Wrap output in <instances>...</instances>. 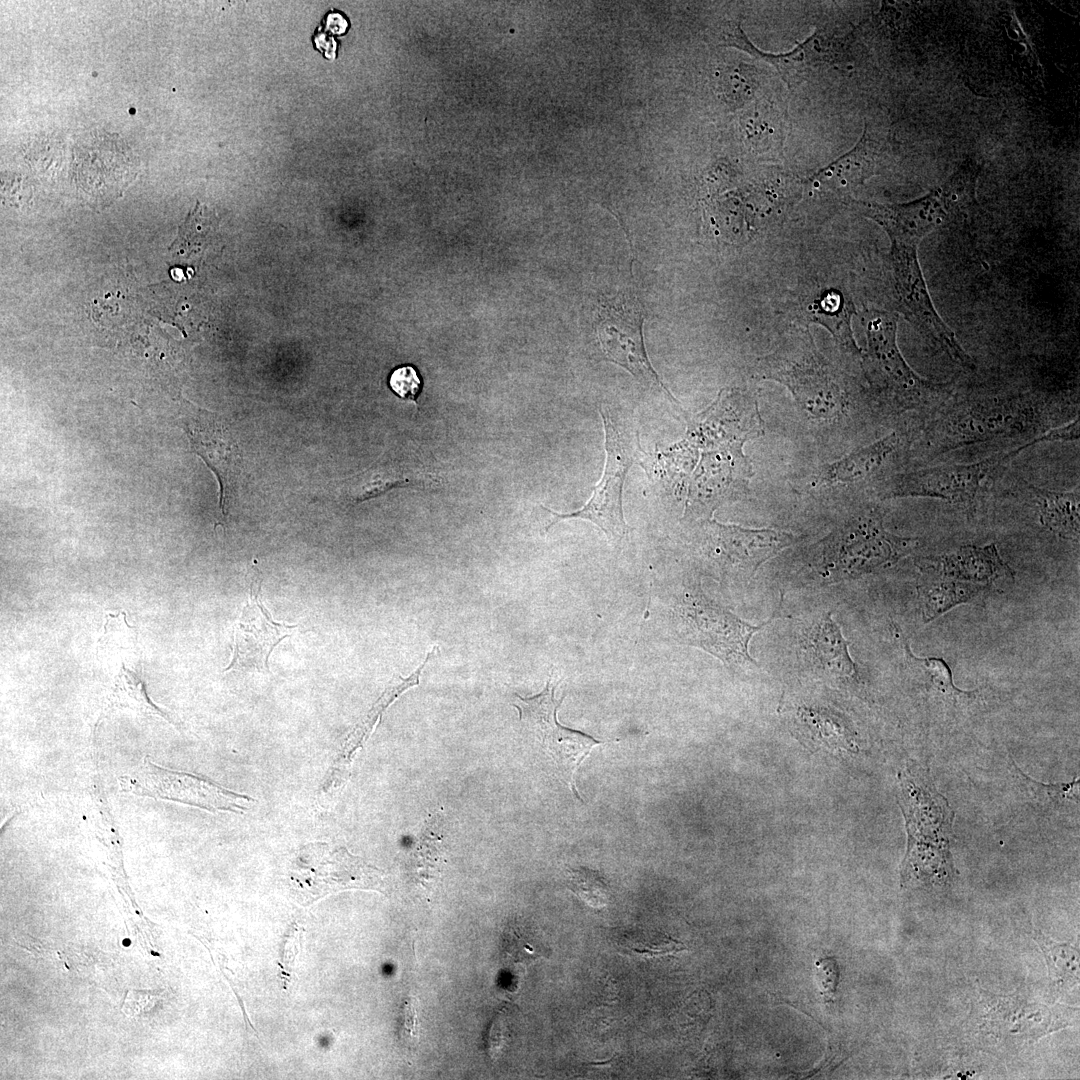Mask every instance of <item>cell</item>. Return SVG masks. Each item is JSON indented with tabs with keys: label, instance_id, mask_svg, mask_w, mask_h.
<instances>
[{
	"label": "cell",
	"instance_id": "6da1fadb",
	"mask_svg": "<svg viewBox=\"0 0 1080 1080\" xmlns=\"http://www.w3.org/2000/svg\"><path fill=\"white\" fill-rule=\"evenodd\" d=\"M898 803L907 832L902 886L952 883L957 875L951 854L955 812L926 770L913 765L899 773Z\"/></svg>",
	"mask_w": 1080,
	"mask_h": 1080
},
{
	"label": "cell",
	"instance_id": "7a4b0ae2",
	"mask_svg": "<svg viewBox=\"0 0 1080 1080\" xmlns=\"http://www.w3.org/2000/svg\"><path fill=\"white\" fill-rule=\"evenodd\" d=\"M865 377L879 402L890 411H928L950 395L949 384L927 380L906 362L897 345L898 314L872 310L865 317Z\"/></svg>",
	"mask_w": 1080,
	"mask_h": 1080
},
{
	"label": "cell",
	"instance_id": "3957f363",
	"mask_svg": "<svg viewBox=\"0 0 1080 1080\" xmlns=\"http://www.w3.org/2000/svg\"><path fill=\"white\" fill-rule=\"evenodd\" d=\"M754 374L786 386L813 420L832 421L844 413L845 397L836 375L807 330L786 338L773 353L760 358Z\"/></svg>",
	"mask_w": 1080,
	"mask_h": 1080
},
{
	"label": "cell",
	"instance_id": "277c9868",
	"mask_svg": "<svg viewBox=\"0 0 1080 1080\" xmlns=\"http://www.w3.org/2000/svg\"><path fill=\"white\" fill-rule=\"evenodd\" d=\"M1073 1011L1066 1006H1047L1021 995H997L980 988L966 1029L979 1048L1012 1051L1070 1025L1068 1014Z\"/></svg>",
	"mask_w": 1080,
	"mask_h": 1080
},
{
	"label": "cell",
	"instance_id": "5b68a950",
	"mask_svg": "<svg viewBox=\"0 0 1080 1080\" xmlns=\"http://www.w3.org/2000/svg\"><path fill=\"white\" fill-rule=\"evenodd\" d=\"M600 414L604 425L606 461L603 475L591 498L582 508L570 513H557L546 506L541 507L553 515L546 530L562 520L583 519L596 524L609 538L620 541L631 531L622 508L624 481L632 465L642 463L647 454L641 448L639 432L630 419L608 409H601Z\"/></svg>",
	"mask_w": 1080,
	"mask_h": 1080
},
{
	"label": "cell",
	"instance_id": "8992f818",
	"mask_svg": "<svg viewBox=\"0 0 1080 1080\" xmlns=\"http://www.w3.org/2000/svg\"><path fill=\"white\" fill-rule=\"evenodd\" d=\"M889 267L897 311L933 347L961 367L974 370L973 358L934 306L920 266L918 247L891 243Z\"/></svg>",
	"mask_w": 1080,
	"mask_h": 1080
},
{
	"label": "cell",
	"instance_id": "52a82bcc",
	"mask_svg": "<svg viewBox=\"0 0 1080 1080\" xmlns=\"http://www.w3.org/2000/svg\"><path fill=\"white\" fill-rule=\"evenodd\" d=\"M289 879L295 896L304 903L347 889H385L381 870L344 847L326 843L302 846L291 860Z\"/></svg>",
	"mask_w": 1080,
	"mask_h": 1080
},
{
	"label": "cell",
	"instance_id": "ba28073f",
	"mask_svg": "<svg viewBox=\"0 0 1080 1080\" xmlns=\"http://www.w3.org/2000/svg\"><path fill=\"white\" fill-rule=\"evenodd\" d=\"M686 643L700 647L729 665L756 664L749 654L753 635L772 621L752 625L717 605L699 589L687 593L678 608Z\"/></svg>",
	"mask_w": 1080,
	"mask_h": 1080
},
{
	"label": "cell",
	"instance_id": "9c48e42d",
	"mask_svg": "<svg viewBox=\"0 0 1080 1080\" xmlns=\"http://www.w3.org/2000/svg\"><path fill=\"white\" fill-rule=\"evenodd\" d=\"M1018 456L1015 450L969 464H942L891 477L883 498L922 497L972 504L988 478Z\"/></svg>",
	"mask_w": 1080,
	"mask_h": 1080
},
{
	"label": "cell",
	"instance_id": "30bf717a",
	"mask_svg": "<svg viewBox=\"0 0 1080 1080\" xmlns=\"http://www.w3.org/2000/svg\"><path fill=\"white\" fill-rule=\"evenodd\" d=\"M644 314L633 297L607 300L598 310L595 330L607 360L620 365L638 380L659 388L678 403L649 361L643 339Z\"/></svg>",
	"mask_w": 1080,
	"mask_h": 1080
},
{
	"label": "cell",
	"instance_id": "8fae6325",
	"mask_svg": "<svg viewBox=\"0 0 1080 1080\" xmlns=\"http://www.w3.org/2000/svg\"><path fill=\"white\" fill-rule=\"evenodd\" d=\"M918 546L917 538L888 533L876 514L859 516L828 542V558L848 570L867 572L893 564Z\"/></svg>",
	"mask_w": 1080,
	"mask_h": 1080
},
{
	"label": "cell",
	"instance_id": "7c38bea8",
	"mask_svg": "<svg viewBox=\"0 0 1080 1080\" xmlns=\"http://www.w3.org/2000/svg\"><path fill=\"white\" fill-rule=\"evenodd\" d=\"M555 687L556 684L549 679L545 689L535 696L524 698L515 694L514 706L525 726L539 737L558 762L570 770L571 787L579 797L574 789V774L601 742L581 731L564 727L557 721V710L563 698L555 699Z\"/></svg>",
	"mask_w": 1080,
	"mask_h": 1080
},
{
	"label": "cell",
	"instance_id": "4fadbf2b",
	"mask_svg": "<svg viewBox=\"0 0 1080 1080\" xmlns=\"http://www.w3.org/2000/svg\"><path fill=\"white\" fill-rule=\"evenodd\" d=\"M708 527L719 562L749 577L764 562L801 539L792 533L771 528L749 529L716 521H710Z\"/></svg>",
	"mask_w": 1080,
	"mask_h": 1080
},
{
	"label": "cell",
	"instance_id": "5bb4252c",
	"mask_svg": "<svg viewBox=\"0 0 1080 1080\" xmlns=\"http://www.w3.org/2000/svg\"><path fill=\"white\" fill-rule=\"evenodd\" d=\"M260 590V583L257 590L255 583H251L249 599L235 626L233 659L225 671L256 669L268 672L273 649L297 629V625H285L272 620L260 600Z\"/></svg>",
	"mask_w": 1080,
	"mask_h": 1080
},
{
	"label": "cell",
	"instance_id": "9a60e30c",
	"mask_svg": "<svg viewBox=\"0 0 1080 1080\" xmlns=\"http://www.w3.org/2000/svg\"><path fill=\"white\" fill-rule=\"evenodd\" d=\"M1032 413L1011 410L1009 408L960 409L947 413L940 419L931 442L939 452L959 446L985 442L1000 435L1011 434L1024 429L1025 423L1032 418Z\"/></svg>",
	"mask_w": 1080,
	"mask_h": 1080
},
{
	"label": "cell",
	"instance_id": "2e32d148",
	"mask_svg": "<svg viewBox=\"0 0 1080 1080\" xmlns=\"http://www.w3.org/2000/svg\"><path fill=\"white\" fill-rule=\"evenodd\" d=\"M184 428L198 455L219 480L220 507L225 506L241 464L239 448L224 422L213 413L197 410L185 413Z\"/></svg>",
	"mask_w": 1080,
	"mask_h": 1080
},
{
	"label": "cell",
	"instance_id": "e0dca14e",
	"mask_svg": "<svg viewBox=\"0 0 1080 1080\" xmlns=\"http://www.w3.org/2000/svg\"><path fill=\"white\" fill-rule=\"evenodd\" d=\"M941 190L930 199L914 204L885 206L863 203L867 217L877 222L888 234L891 243L919 246L920 241L941 227L947 209L941 202Z\"/></svg>",
	"mask_w": 1080,
	"mask_h": 1080
},
{
	"label": "cell",
	"instance_id": "ac0fdd59",
	"mask_svg": "<svg viewBox=\"0 0 1080 1080\" xmlns=\"http://www.w3.org/2000/svg\"><path fill=\"white\" fill-rule=\"evenodd\" d=\"M916 564L926 573L970 583L994 581L999 577L1013 579L1014 576L995 544L962 546L953 553L920 557Z\"/></svg>",
	"mask_w": 1080,
	"mask_h": 1080
},
{
	"label": "cell",
	"instance_id": "d6986e66",
	"mask_svg": "<svg viewBox=\"0 0 1080 1080\" xmlns=\"http://www.w3.org/2000/svg\"><path fill=\"white\" fill-rule=\"evenodd\" d=\"M724 35L727 45L735 46L768 61L776 67L789 84L802 77L808 69L831 63L836 57V44L830 41L826 43V40L823 41L818 35H813L795 50L780 55L767 54L756 49L739 26H730Z\"/></svg>",
	"mask_w": 1080,
	"mask_h": 1080
},
{
	"label": "cell",
	"instance_id": "ffe728a7",
	"mask_svg": "<svg viewBox=\"0 0 1080 1080\" xmlns=\"http://www.w3.org/2000/svg\"><path fill=\"white\" fill-rule=\"evenodd\" d=\"M899 442V436L893 432L835 462L825 464L814 476V483L831 485L863 479L881 466Z\"/></svg>",
	"mask_w": 1080,
	"mask_h": 1080
},
{
	"label": "cell",
	"instance_id": "44dd1931",
	"mask_svg": "<svg viewBox=\"0 0 1080 1080\" xmlns=\"http://www.w3.org/2000/svg\"><path fill=\"white\" fill-rule=\"evenodd\" d=\"M847 641L830 614L815 623L806 639V649L815 666L838 676H851L855 672Z\"/></svg>",
	"mask_w": 1080,
	"mask_h": 1080
},
{
	"label": "cell",
	"instance_id": "7402d4cb",
	"mask_svg": "<svg viewBox=\"0 0 1080 1080\" xmlns=\"http://www.w3.org/2000/svg\"><path fill=\"white\" fill-rule=\"evenodd\" d=\"M438 484V477L432 474H411L392 465L372 467L348 479L344 485V496L351 503H361L380 496L387 491L408 485L430 486Z\"/></svg>",
	"mask_w": 1080,
	"mask_h": 1080
},
{
	"label": "cell",
	"instance_id": "603a6c76",
	"mask_svg": "<svg viewBox=\"0 0 1080 1080\" xmlns=\"http://www.w3.org/2000/svg\"><path fill=\"white\" fill-rule=\"evenodd\" d=\"M1029 489L1035 497L1040 521L1047 529L1061 538L1078 541L1079 539V516H1080V492L1079 487L1073 491H1054L1029 485Z\"/></svg>",
	"mask_w": 1080,
	"mask_h": 1080
},
{
	"label": "cell",
	"instance_id": "cb8c5ba5",
	"mask_svg": "<svg viewBox=\"0 0 1080 1080\" xmlns=\"http://www.w3.org/2000/svg\"><path fill=\"white\" fill-rule=\"evenodd\" d=\"M436 652H438L437 646H435L426 655L424 662L409 677L402 678L400 676V681H394L384 691V693L377 700L372 709L349 735L342 750V755H340L339 759L337 760L336 766L334 767V772H332L330 777H333L338 771H341L342 767L345 764L347 765V761L353 755L354 751H356L357 748L364 742L366 737H368V735L372 732L375 723L381 717L383 711L391 704V702H393L402 692H404L408 688L419 684V677L423 668L428 663V661L436 654Z\"/></svg>",
	"mask_w": 1080,
	"mask_h": 1080
},
{
	"label": "cell",
	"instance_id": "d4e9b609",
	"mask_svg": "<svg viewBox=\"0 0 1080 1080\" xmlns=\"http://www.w3.org/2000/svg\"><path fill=\"white\" fill-rule=\"evenodd\" d=\"M1034 940L1039 945L1046 964L1051 989L1055 992H1067L1079 984V950L1069 943H1059L1047 937L1040 930L1034 931Z\"/></svg>",
	"mask_w": 1080,
	"mask_h": 1080
},
{
	"label": "cell",
	"instance_id": "484cf974",
	"mask_svg": "<svg viewBox=\"0 0 1080 1080\" xmlns=\"http://www.w3.org/2000/svg\"><path fill=\"white\" fill-rule=\"evenodd\" d=\"M815 311L816 322L822 323L832 332L843 349L855 356H862L851 330V315L854 308L840 291L825 293Z\"/></svg>",
	"mask_w": 1080,
	"mask_h": 1080
},
{
	"label": "cell",
	"instance_id": "4316f807",
	"mask_svg": "<svg viewBox=\"0 0 1080 1080\" xmlns=\"http://www.w3.org/2000/svg\"><path fill=\"white\" fill-rule=\"evenodd\" d=\"M982 589L975 583L953 579L922 585L919 596L924 620H933L953 606L974 598Z\"/></svg>",
	"mask_w": 1080,
	"mask_h": 1080
},
{
	"label": "cell",
	"instance_id": "83f0119b",
	"mask_svg": "<svg viewBox=\"0 0 1080 1080\" xmlns=\"http://www.w3.org/2000/svg\"><path fill=\"white\" fill-rule=\"evenodd\" d=\"M215 223L214 215L198 202L179 228L178 236L171 244V251L181 256L197 251L212 233Z\"/></svg>",
	"mask_w": 1080,
	"mask_h": 1080
},
{
	"label": "cell",
	"instance_id": "f1b7e54d",
	"mask_svg": "<svg viewBox=\"0 0 1080 1080\" xmlns=\"http://www.w3.org/2000/svg\"><path fill=\"white\" fill-rule=\"evenodd\" d=\"M131 707L145 713L165 715L149 700L143 681L122 665L110 698L109 708Z\"/></svg>",
	"mask_w": 1080,
	"mask_h": 1080
},
{
	"label": "cell",
	"instance_id": "f546056e",
	"mask_svg": "<svg viewBox=\"0 0 1080 1080\" xmlns=\"http://www.w3.org/2000/svg\"><path fill=\"white\" fill-rule=\"evenodd\" d=\"M568 888L591 907L601 908L608 904V885L594 870L579 868L569 871Z\"/></svg>",
	"mask_w": 1080,
	"mask_h": 1080
},
{
	"label": "cell",
	"instance_id": "4dcf8cb0",
	"mask_svg": "<svg viewBox=\"0 0 1080 1080\" xmlns=\"http://www.w3.org/2000/svg\"><path fill=\"white\" fill-rule=\"evenodd\" d=\"M619 946L624 953L641 957H656L686 950L682 942L665 933L625 935Z\"/></svg>",
	"mask_w": 1080,
	"mask_h": 1080
},
{
	"label": "cell",
	"instance_id": "1f68e13d",
	"mask_svg": "<svg viewBox=\"0 0 1080 1080\" xmlns=\"http://www.w3.org/2000/svg\"><path fill=\"white\" fill-rule=\"evenodd\" d=\"M910 660L929 676L932 684L943 694L953 698L972 697L974 692L958 689L952 680V673L947 663L941 658H917L908 649Z\"/></svg>",
	"mask_w": 1080,
	"mask_h": 1080
},
{
	"label": "cell",
	"instance_id": "d6a6232c",
	"mask_svg": "<svg viewBox=\"0 0 1080 1080\" xmlns=\"http://www.w3.org/2000/svg\"><path fill=\"white\" fill-rule=\"evenodd\" d=\"M1023 782L1037 795L1053 801L1076 800L1078 797L1079 779L1070 783L1044 784L1033 780L1019 769L1015 762L1011 761Z\"/></svg>",
	"mask_w": 1080,
	"mask_h": 1080
},
{
	"label": "cell",
	"instance_id": "836d02e7",
	"mask_svg": "<svg viewBox=\"0 0 1080 1080\" xmlns=\"http://www.w3.org/2000/svg\"><path fill=\"white\" fill-rule=\"evenodd\" d=\"M389 386L402 399L416 404L421 390V380L416 369L410 365L396 368L389 377Z\"/></svg>",
	"mask_w": 1080,
	"mask_h": 1080
},
{
	"label": "cell",
	"instance_id": "e575fe53",
	"mask_svg": "<svg viewBox=\"0 0 1080 1080\" xmlns=\"http://www.w3.org/2000/svg\"><path fill=\"white\" fill-rule=\"evenodd\" d=\"M816 980L820 994L826 1002L833 1001L839 983V968L832 957L819 959L815 963Z\"/></svg>",
	"mask_w": 1080,
	"mask_h": 1080
},
{
	"label": "cell",
	"instance_id": "d590c367",
	"mask_svg": "<svg viewBox=\"0 0 1080 1080\" xmlns=\"http://www.w3.org/2000/svg\"><path fill=\"white\" fill-rule=\"evenodd\" d=\"M1079 434H1080V421H1079V417H1077V418H1075L1074 420H1072L1071 422H1069V423H1067L1065 425L1058 426V427H1055V428L1050 429L1048 431H1045L1040 436L1034 438L1030 442H1027V443L1021 445L1020 447H1018L1017 451L1019 453H1021L1024 450H1026L1027 448L1032 447V446L1037 445V444H1040V443L1057 442V441L1058 442H1060V441H1076V440L1079 439Z\"/></svg>",
	"mask_w": 1080,
	"mask_h": 1080
},
{
	"label": "cell",
	"instance_id": "8d00e7d4",
	"mask_svg": "<svg viewBox=\"0 0 1080 1080\" xmlns=\"http://www.w3.org/2000/svg\"><path fill=\"white\" fill-rule=\"evenodd\" d=\"M157 1002V995L147 990H130L124 1000L123 1012L135 1017L148 1012Z\"/></svg>",
	"mask_w": 1080,
	"mask_h": 1080
},
{
	"label": "cell",
	"instance_id": "74e56055",
	"mask_svg": "<svg viewBox=\"0 0 1080 1080\" xmlns=\"http://www.w3.org/2000/svg\"><path fill=\"white\" fill-rule=\"evenodd\" d=\"M15 942L19 946L33 953L34 955L44 954L45 949L42 942L38 939L31 937L30 935L18 934L17 936H15Z\"/></svg>",
	"mask_w": 1080,
	"mask_h": 1080
},
{
	"label": "cell",
	"instance_id": "f35d334b",
	"mask_svg": "<svg viewBox=\"0 0 1080 1080\" xmlns=\"http://www.w3.org/2000/svg\"><path fill=\"white\" fill-rule=\"evenodd\" d=\"M416 1009L412 1003H406L405 1005V1031L408 1035V1039L415 1041L417 1039V1027H416Z\"/></svg>",
	"mask_w": 1080,
	"mask_h": 1080
},
{
	"label": "cell",
	"instance_id": "ab89813d",
	"mask_svg": "<svg viewBox=\"0 0 1080 1080\" xmlns=\"http://www.w3.org/2000/svg\"><path fill=\"white\" fill-rule=\"evenodd\" d=\"M347 22L343 17L338 14H332L328 17V28L331 32L341 34L346 30Z\"/></svg>",
	"mask_w": 1080,
	"mask_h": 1080
}]
</instances>
